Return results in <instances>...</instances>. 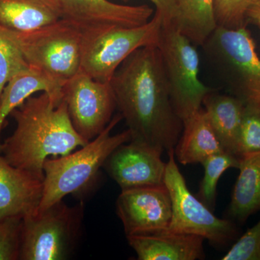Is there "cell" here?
I'll list each match as a JSON object with an SVG mask.
<instances>
[{
	"label": "cell",
	"mask_w": 260,
	"mask_h": 260,
	"mask_svg": "<svg viewBox=\"0 0 260 260\" xmlns=\"http://www.w3.org/2000/svg\"><path fill=\"white\" fill-rule=\"evenodd\" d=\"M110 83L116 109L131 134L130 142L162 151L174 149L183 122L173 109L158 47L133 52Z\"/></svg>",
	"instance_id": "1"
},
{
	"label": "cell",
	"mask_w": 260,
	"mask_h": 260,
	"mask_svg": "<svg viewBox=\"0 0 260 260\" xmlns=\"http://www.w3.org/2000/svg\"><path fill=\"white\" fill-rule=\"evenodd\" d=\"M10 116L16 126L2 143L0 153L11 165L43 181L49 157L64 156L89 143L75 129L61 95H31Z\"/></svg>",
	"instance_id": "2"
},
{
	"label": "cell",
	"mask_w": 260,
	"mask_h": 260,
	"mask_svg": "<svg viewBox=\"0 0 260 260\" xmlns=\"http://www.w3.org/2000/svg\"><path fill=\"white\" fill-rule=\"evenodd\" d=\"M121 119L119 113L113 116L105 129L78 151L46 160L42 198L37 213L68 195L80 194L93 187L108 157L119 145L131 140L129 129L112 135Z\"/></svg>",
	"instance_id": "3"
},
{
	"label": "cell",
	"mask_w": 260,
	"mask_h": 260,
	"mask_svg": "<svg viewBox=\"0 0 260 260\" xmlns=\"http://www.w3.org/2000/svg\"><path fill=\"white\" fill-rule=\"evenodd\" d=\"M230 95L244 104H260V59L246 26H217L202 46Z\"/></svg>",
	"instance_id": "4"
},
{
	"label": "cell",
	"mask_w": 260,
	"mask_h": 260,
	"mask_svg": "<svg viewBox=\"0 0 260 260\" xmlns=\"http://www.w3.org/2000/svg\"><path fill=\"white\" fill-rule=\"evenodd\" d=\"M5 29L29 66L61 86L81 70L83 36L68 20L61 18L26 32Z\"/></svg>",
	"instance_id": "5"
},
{
	"label": "cell",
	"mask_w": 260,
	"mask_h": 260,
	"mask_svg": "<svg viewBox=\"0 0 260 260\" xmlns=\"http://www.w3.org/2000/svg\"><path fill=\"white\" fill-rule=\"evenodd\" d=\"M83 203L63 200L22 220L19 260H64L74 254L82 234Z\"/></svg>",
	"instance_id": "6"
},
{
	"label": "cell",
	"mask_w": 260,
	"mask_h": 260,
	"mask_svg": "<svg viewBox=\"0 0 260 260\" xmlns=\"http://www.w3.org/2000/svg\"><path fill=\"white\" fill-rule=\"evenodd\" d=\"M173 109L182 122L202 109L213 91L199 78L200 58L194 44L171 24H162L157 44Z\"/></svg>",
	"instance_id": "7"
},
{
	"label": "cell",
	"mask_w": 260,
	"mask_h": 260,
	"mask_svg": "<svg viewBox=\"0 0 260 260\" xmlns=\"http://www.w3.org/2000/svg\"><path fill=\"white\" fill-rule=\"evenodd\" d=\"M162 19L155 13L140 26L112 27L82 34L81 71L93 79L110 82L126 58L140 48L157 46Z\"/></svg>",
	"instance_id": "8"
},
{
	"label": "cell",
	"mask_w": 260,
	"mask_h": 260,
	"mask_svg": "<svg viewBox=\"0 0 260 260\" xmlns=\"http://www.w3.org/2000/svg\"><path fill=\"white\" fill-rule=\"evenodd\" d=\"M164 184L170 194L172 217L167 230L194 234L214 246H223L237 239L239 229L230 219L219 218L189 191L174 158V149L167 152Z\"/></svg>",
	"instance_id": "9"
},
{
	"label": "cell",
	"mask_w": 260,
	"mask_h": 260,
	"mask_svg": "<svg viewBox=\"0 0 260 260\" xmlns=\"http://www.w3.org/2000/svg\"><path fill=\"white\" fill-rule=\"evenodd\" d=\"M61 95L75 129L86 141L109 125L116 109L110 82H101L80 71L65 82Z\"/></svg>",
	"instance_id": "10"
},
{
	"label": "cell",
	"mask_w": 260,
	"mask_h": 260,
	"mask_svg": "<svg viewBox=\"0 0 260 260\" xmlns=\"http://www.w3.org/2000/svg\"><path fill=\"white\" fill-rule=\"evenodd\" d=\"M116 211L126 237L167 230L172 217L170 194L165 184L121 191Z\"/></svg>",
	"instance_id": "11"
},
{
	"label": "cell",
	"mask_w": 260,
	"mask_h": 260,
	"mask_svg": "<svg viewBox=\"0 0 260 260\" xmlns=\"http://www.w3.org/2000/svg\"><path fill=\"white\" fill-rule=\"evenodd\" d=\"M61 18L82 34L112 27H136L148 23L153 14L147 5L130 6L109 0H59Z\"/></svg>",
	"instance_id": "12"
},
{
	"label": "cell",
	"mask_w": 260,
	"mask_h": 260,
	"mask_svg": "<svg viewBox=\"0 0 260 260\" xmlns=\"http://www.w3.org/2000/svg\"><path fill=\"white\" fill-rule=\"evenodd\" d=\"M162 150L128 142L116 148L103 169L117 183L121 191L164 184L167 162Z\"/></svg>",
	"instance_id": "13"
},
{
	"label": "cell",
	"mask_w": 260,
	"mask_h": 260,
	"mask_svg": "<svg viewBox=\"0 0 260 260\" xmlns=\"http://www.w3.org/2000/svg\"><path fill=\"white\" fill-rule=\"evenodd\" d=\"M43 181L11 165L0 153V221L37 213Z\"/></svg>",
	"instance_id": "14"
},
{
	"label": "cell",
	"mask_w": 260,
	"mask_h": 260,
	"mask_svg": "<svg viewBox=\"0 0 260 260\" xmlns=\"http://www.w3.org/2000/svg\"><path fill=\"white\" fill-rule=\"evenodd\" d=\"M139 260H196L205 257V239L170 231L126 237Z\"/></svg>",
	"instance_id": "15"
},
{
	"label": "cell",
	"mask_w": 260,
	"mask_h": 260,
	"mask_svg": "<svg viewBox=\"0 0 260 260\" xmlns=\"http://www.w3.org/2000/svg\"><path fill=\"white\" fill-rule=\"evenodd\" d=\"M204 111L222 148L237 156L238 139L245 104L232 95L211 91L203 102Z\"/></svg>",
	"instance_id": "16"
},
{
	"label": "cell",
	"mask_w": 260,
	"mask_h": 260,
	"mask_svg": "<svg viewBox=\"0 0 260 260\" xmlns=\"http://www.w3.org/2000/svg\"><path fill=\"white\" fill-rule=\"evenodd\" d=\"M223 151L204 109L183 122L182 133L174 148V155L181 164H202L211 155Z\"/></svg>",
	"instance_id": "17"
},
{
	"label": "cell",
	"mask_w": 260,
	"mask_h": 260,
	"mask_svg": "<svg viewBox=\"0 0 260 260\" xmlns=\"http://www.w3.org/2000/svg\"><path fill=\"white\" fill-rule=\"evenodd\" d=\"M61 18L59 0H0V26L8 30L30 31Z\"/></svg>",
	"instance_id": "18"
},
{
	"label": "cell",
	"mask_w": 260,
	"mask_h": 260,
	"mask_svg": "<svg viewBox=\"0 0 260 260\" xmlns=\"http://www.w3.org/2000/svg\"><path fill=\"white\" fill-rule=\"evenodd\" d=\"M238 169L229 214L232 220L244 223L260 210V152L240 157Z\"/></svg>",
	"instance_id": "19"
},
{
	"label": "cell",
	"mask_w": 260,
	"mask_h": 260,
	"mask_svg": "<svg viewBox=\"0 0 260 260\" xmlns=\"http://www.w3.org/2000/svg\"><path fill=\"white\" fill-rule=\"evenodd\" d=\"M37 92L61 95V85L42 72L30 68L15 75L5 85L0 96V152L1 133L7 118L15 109Z\"/></svg>",
	"instance_id": "20"
},
{
	"label": "cell",
	"mask_w": 260,
	"mask_h": 260,
	"mask_svg": "<svg viewBox=\"0 0 260 260\" xmlns=\"http://www.w3.org/2000/svg\"><path fill=\"white\" fill-rule=\"evenodd\" d=\"M172 23L194 46H203L218 26L215 0H173Z\"/></svg>",
	"instance_id": "21"
},
{
	"label": "cell",
	"mask_w": 260,
	"mask_h": 260,
	"mask_svg": "<svg viewBox=\"0 0 260 260\" xmlns=\"http://www.w3.org/2000/svg\"><path fill=\"white\" fill-rule=\"evenodd\" d=\"M205 169L204 177L200 186L199 195L202 201L210 209L215 207L217 184L224 172L231 168H237L239 158L226 151L211 155L202 164Z\"/></svg>",
	"instance_id": "22"
},
{
	"label": "cell",
	"mask_w": 260,
	"mask_h": 260,
	"mask_svg": "<svg viewBox=\"0 0 260 260\" xmlns=\"http://www.w3.org/2000/svg\"><path fill=\"white\" fill-rule=\"evenodd\" d=\"M260 152V104H245L239 139L237 156Z\"/></svg>",
	"instance_id": "23"
},
{
	"label": "cell",
	"mask_w": 260,
	"mask_h": 260,
	"mask_svg": "<svg viewBox=\"0 0 260 260\" xmlns=\"http://www.w3.org/2000/svg\"><path fill=\"white\" fill-rule=\"evenodd\" d=\"M30 68L5 29L0 26V96L12 78Z\"/></svg>",
	"instance_id": "24"
},
{
	"label": "cell",
	"mask_w": 260,
	"mask_h": 260,
	"mask_svg": "<svg viewBox=\"0 0 260 260\" xmlns=\"http://www.w3.org/2000/svg\"><path fill=\"white\" fill-rule=\"evenodd\" d=\"M253 0H215L214 10L219 26L239 28L246 26V14Z\"/></svg>",
	"instance_id": "25"
},
{
	"label": "cell",
	"mask_w": 260,
	"mask_h": 260,
	"mask_svg": "<svg viewBox=\"0 0 260 260\" xmlns=\"http://www.w3.org/2000/svg\"><path fill=\"white\" fill-rule=\"evenodd\" d=\"M22 220L10 217L0 221V260H19Z\"/></svg>",
	"instance_id": "26"
},
{
	"label": "cell",
	"mask_w": 260,
	"mask_h": 260,
	"mask_svg": "<svg viewBox=\"0 0 260 260\" xmlns=\"http://www.w3.org/2000/svg\"><path fill=\"white\" fill-rule=\"evenodd\" d=\"M222 260H260V220L237 239Z\"/></svg>",
	"instance_id": "27"
},
{
	"label": "cell",
	"mask_w": 260,
	"mask_h": 260,
	"mask_svg": "<svg viewBox=\"0 0 260 260\" xmlns=\"http://www.w3.org/2000/svg\"><path fill=\"white\" fill-rule=\"evenodd\" d=\"M127 2L129 0H124ZM155 7V13L160 15L162 24L172 23L174 14V3L173 0H149Z\"/></svg>",
	"instance_id": "28"
},
{
	"label": "cell",
	"mask_w": 260,
	"mask_h": 260,
	"mask_svg": "<svg viewBox=\"0 0 260 260\" xmlns=\"http://www.w3.org/2000/svg\"><path fill=\"white\" fill-rule=\"evenodd\" d=\"M246 23H251L260 28V0H253L246 14Z\"/></svg>",
	"instance_id": "29"
}]
</instances>
